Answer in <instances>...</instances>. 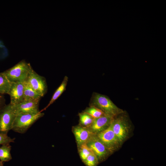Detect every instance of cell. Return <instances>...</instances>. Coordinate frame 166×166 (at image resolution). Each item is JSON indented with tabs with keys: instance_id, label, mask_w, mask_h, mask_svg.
Listing matches in <instances>:
<instances>
[{
	"instance_id": "cell-1",
	"label": "cell",
	"mask_w": 166,
	"mask_h": 166,
	"mask_svg": "<svg viewBox=\"0 0 166 166\" xmlns=\"http://www.w3.org/2000/svg\"><path fill=\"white\" fill-rule=\"evenodd\" d=\"M89 106L99 109L105 115L114 118L123 112V110L117 107L109 98L96 93H93L92 96Z\"/></svg>"
},
{
	"instance_id": "cell-2",
	"label": "cell",
	"mask_w": 166,
	"mask_h": 166,
	"mask_svg": "<svg viewBox=\"0 0 166 166\" xmlns=\"http://www.w3.org/2000/svg\"><path fill=\"white\" fill-rule=\"evenodd\" d=\"M32 68L29 63L23 60L3 72L11 83L23 82Z\"/></svg>"
},
{
	"instance_id": "cell-3",
	"label": "cell",
	"mask_w": 166,
	"mask_h": 166,
	"mask_svg": "<svg viewBox=\"0 0 166 166\" xmlns=\"http://www.w3.org/2000/svg\"><path fill=\"white\" fill-rule=\"evenodd\" d=\"M42 112L17 114L14 121L12 130L19 133H25L35 122L44 116V113Z\"/></svg>"
},
{
	"instance_id": "cell-4",
	"label": "cell",
	"mask_w": 166,
	"mask_h": 166,
	"mask_svg": "<svg viewBox=\"0 0 166 166\" xmlns=\"http://www.w3.org/2000/svg\"><path fill=\"white\" fill-rule=\"evenodd\" d=\"M17 115L10 103L2 108L0 110V132L7 134L12 130Z\"/></svg>"
},
{
	"instance_id": "cell-5",
	"label": "cell",
	"mask_w": 166,
	"mask_h": 166,
	"mask_svg": "<svg viewBox=\"0 0 166 166\" xmlns=\"http://www.w3.org/2000/svg\"><path fill=\"white\" fill-rule=\"evenodd\" d=\"M26 82L42 97L47 92V86L45 78L38 74L32 68L29 73Z\"/></svg>"
},
{
	"instance_id": "cell-6",
	"label": "cell",
	"mask_w": 166,
	"mask_h": 166,
	"mask_svg": "<svg viewBox=\"0 0 166 166\" xmlns=\"http://www.w3.org/2000/svg\"><path fill=\"white\" fill-rule=\"evenodd\" d=\"M96 136L111 152L118 147L120 142L113 130L111 123L107 128Z\"/></svg>"
},
{
	"instance_id": "cell-7",
	"label": "cell",
	"mask_w": 166,
	"mask_h": 166,
	"mask_svg": "<svg viewBox=\"0 0 166 166\" xmlns=\"http://www.w3.org/2000/svg\"><path fill=\"white\" fill-rule=\"evenodd\" d=\"M87 144L97 156L99 162L105 160L111 153L96 135Z\"/></svg>"
},
{
	"instance_id": "cell-8",
	"label": "cell",
	"mask_w": 166,
	"mask_h": 166,
	"mask_svg": "<svg viewBox=\"0 0 166 166\" xmlns=\"http://www.w3.org/2000/svg\"><path fill=\"white\" fill-rule=\"evenodd\" d=\"M72 131L75 136L77 147L87 144L96 135L88 128L80 125L73 126Z\"/></svg>"
},
{
	"instance_id": "cell-9",
	"label": "cell",
	"mask_w": 166,
	"mask_h": 166,
	"mask_svg": "<svg viewBox=\"0 0 166 166\" xmlns=\"http://www.w3.org/2000/svg\"><path fill=\"white\" fill-rule=\"evenodd\" d=\"M39 101H23L13 105V109L17 114L19 113H36L40 112Z\"/></svg>"
},
{
	"instance_id": "cell-10",
	"label": "cell",
	"mask_w": 166,
	"mask_h": 166,
	"mask_svg": "<svg viewBox=\"0 0 166 166\" xmlns=\"http://www.w3.org/2000/svg\"><path fill=\"white\" fill-rule=\"evenodd\" d=\"M113 132L120 142L127 137L128 132V127L124 120L122 118L113 119L111 123Z\"/></svg>"
},
{
	"instance_id": "cell-11",
	"label": "cell",
	"mask_w": 166,
	"mask_h": 166,
	"mask_svg": "<svg viewBox=\"0 0 166 166\" xmlns=\"http://www.w3.org/2000/svg\"><path fill=\"white\" fill-rule=\"evenodd\" d=\"M25 81L11 83L8 93L10 97V103L13 105L23 101L24 89Z\"/></svg>"
},
{
	"instance_id": "cell-12",
	"label": "cell",
	"mask_w": 166,
	"mask_h": 166,
	"mask_svg": "<svg viewBox=\"0 0 166 166\" xmlns=\"http://www.w3.org/2000/svg\"><path fill=\"white\" fill-rule=\"evenodd\" d=\"M113 118L105 114L99 118H95L92 124L88 128L93 133L96 135L107 128Z\"/></svg>"
},
{
	"instance_id": "cell-13",
	"label": "cell",
	"mask_w": 166,
	"mask_h": 166,
	"mask_svg": "<svg viewBox=\"0 0 166 166\" xmlns=\"http://www.w3.org/2000/svg\"><path fill=\"white\" fill-rule=\"evenodd\" d=\"M68 81V77L66 76H65L61 84L53 94L49 104L43 109L40 111V112H42L43 111L45 110L61 95L66 89Z\"/></svg>"
},
{
	"instance_id": "cell-14",
	"label": "cell",
	"mask_w": 166,
	"mask_h": 166,
	"mask_svg": "<svg viewBox=\"0 0 166 166\" xmlns=\"http://www.w3.org/2000/svg\"><path fill=\"white\" fill-rule=\"evenodd\" d=\"M42 97L31 88L26 82L24 89L23 101H39Z\"/></svg>"
},
{
	"instance_id": "cell-15",
	"label": "cell",
	"mask_w": 166,
	"mask_h": 166,
	"mask_svg": "<svg viewBox=\"0 0 166 166\" xmlns=\"http://www.w3.org/2000/svg\"><path fill=\"white\" fill-rule=\"evenodd\" d=\"M11 146L10 144H3L0 147V161L8 162L12 159L10 153Z\"/></svg>"
},
{
	"instance_id": "cell-16",
	"label": "cell",
	"mask_w": 166,
	"mask_h": 166,
	"mask_svg": "<svg viewBox=\"0 0 166 166\" xmlns=\"http://www.w3.org/2000/svg\"><path fill=\"white\" fill-rule=\"evenodd\" d=\"M11 84L3 72L0 73V94H8Z\"/></svg>"
},
{
	"instance_id": "cell-17",
	"label": "cell",
	"mask_w": 166,
	"mask_h": 166,
	"mask_svg": "<svg viewBox=\"0 0 166 166\" xmlns=\"http://www.w3.org/2000/svg\"><path fill=\"white\" fill-rule=\"evenodd\" d=\"M78 116L79 125L88 128L92 125L95 119L89 114L84 112L79 113Z\"/></svg>"
},
{
	"instance_id": "cell-18",
	"label": "cell",
	"mask_w": 166,
	"mask_h": 166,
	"mask_svg": "<svg viewBox=\"0 0 166 166\" xmlns=\"http://www.w3.org/2000/svg\"><path fill=\"white\" fill-rule=\"evenodd\" d=\"M83 112L89 114L94 118H99L105 114L102 110L93 106H89Z\"/></svg>"
},
{
	"instance_id": "cell-19",
	"label": "cell",
	"mask_w": 166,
	"mask_h": 166,
	"mask_svg": "<svg viewBox=\"0 0 166 166\" xmlns=\"http://www.w3.org/2000/svg\"><path fill=\"white\" fill-rule=\"evenodd\" d=\"M80 158L84 162L87 157L92 152V151L87 144H84L78 147Z\"/></svg>"
},
{
	"instance_id": "cell-20",
	"label": "cell",
	"mask_w": 166,
	"mask_h": 166,
	"mask_svg": "<svg viewBox=\"0 0 166 166\" xmlns=\"http://www.w3.org/2000/svg\"><path fill=\"white\" fill-rule=\"evenodd\" d=\"M84 162L87 166H97L99 161L97 156L92 151Z\"/></svg>"
},
{
	"instance_id": "cell-21",
	"label": "cell",
	"mask_w": 166,
	"mask_h": 166,
	"mask_svg": "<svg viewBox=\"0 0 166 166\" xmlns=\"http://www.w3.org/2000/svg\"><path fill=\"white\" fill-rule=\"evenodd\" d=\"M15 138H11L7 134L0 132V145L10 144L14 142Z\"/></svg>"
},
{
	"instance_id": "cell-22",
	"label": "cell",
	"mask_w": 166,
	"mask_h": 166,
	"mask_svg": "<svg viewBox=\"0 0 166 166\" xmlns=\"http://www.w3.org/2000/svg\"><path fill=\"white\" fill-rule=\"evenodd\" d=\"M5 105V99L2 94H0V110Z\"/></svg>"
},
{
	"instance_id": "cell-23",
	"label": "cell",
	"mask_w": 166,
	"mask_h": 166,
	"mask_svg": "<svg viewBox=\"0 0 166 166\" xmlns=\"http://www.w3.org/2000/svg\"><path fill=\"white\" fill-rule=\"evenodd\" d=\"M3 162L0 161V166H3Z\"/></svg>"
}]
</instances>
